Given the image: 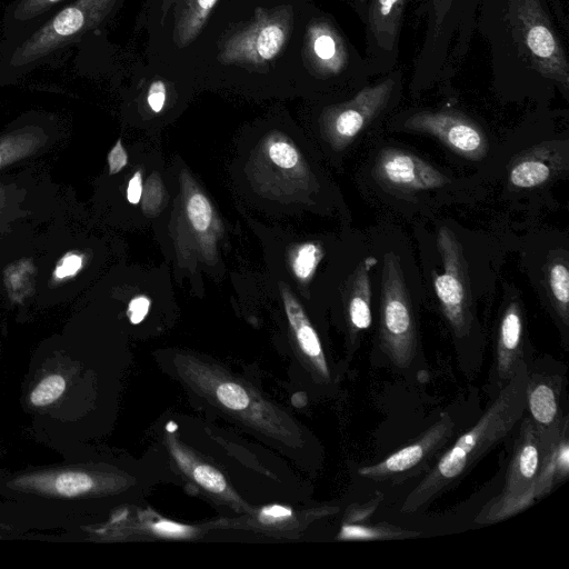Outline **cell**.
Returning <instances> with one entry per match:
<instances>
[{
  "label": "cell",
  "mask_w": 569,
  "mask_h": 569,
  "mask_svg": "<svg viewBox=\"0 0 569 569\" xmlns=\"http://www.w3.org/2000/svg\"><path fill=\"white\" fill-rule=\"evenodd\" d=\"M528 367L522 361L477 423L443 452L407 496L401 511L413 512L452 485L516 427L525 415Z\"/></svg>",
  "instance_id": "6da1fadb"
},
{
  "label": "cell",
  "mask_w": 569,
  "mask_h": 569,
  "mask_svg": "<svg viewBox=\"0 0 569 569\" xmlns=\"http://www.w3.org/2000/svg\"><path fill=\"white\" fill-rule=\"evenodd\" d=\"M122 0H72L28 30L0 40V86L52 63L87 33L101 27Z\"/></svg>",
  "instance_id": "7a4b0ae2"
},
{
  "label": "cell",
  "mask_w": 569,
  "mask_h": 569,
  "mask_svg": "<svg viewBox=\"0 0 569 569\" xmlns=\"http://www.w3.org/2000/svg\"><path fill=\"white\" fill-rule=\"evenodd\" d=\"M507 17L518 53L528 68L567 92L568 58L540 0H509Z\"/></svg>",
  "instance_id": "3957f363"
},
{
  "label": "cell",
  "mask_w": 569,
  "mask_h": 569,
  "mask_svg": "<svg viewBox=\"0 0 569 569\" xmlns=\"http://www.w3.org/2000/svg\"><path fill=\"white\" fill-rule=\"evenodd\" d=\"M509 461L500 493L478 515L481 525L502 521L528 509L536 500V485L545 443L549 435L539 431L526 416Z\"/></svg>",
  "instance_id": "277c9868"
},
{
  "label": "cell",
  "mask_w": 569,
  "mask_h": 569,
  "mask_svg": "<svg viewBox=\"0 0 569 569\" xmlns=\"http://www.w3.org/2000/svg\"><path fill=\"white\" fill-rule=\"evenodd\" d=\"M379 340L382 351L399 368H408L417 351V327L401 267L393 253L383 262Z\"/></svg>",
  "instance_id": "5b68a950"
},
{
  "label": "cell",
  "mask_w": 569,
  "mask_h": 569,
  "mask_svg": "<svg viewBox=\"0 0 569 569\" xmlns=\"http://www.w3.org/2000/svg\"><path fill=\"white\" fill-rule=\"evenodd\" d=\"M292 27L291 6L258 8L252 19L222 43L218 60L223 64H266L282 51Z\"/></svg>",
  "instance_id": "8992f818"
},
{
  "label": "cell",
  "mask_w": 569,
  "mask_h": 569,
  "mask_svg": "<svg viewBox=\"0 0 569 569\" xmlns=\"http://www.w3.org/2000/svg\"><path fill=\"white\" fill-rule=\"evenodd\" d=\"M402 72L392 70L379 81L359 89L356 94L329 107L322 117L326 134L332 146H349L390 104L401 90Z\"/></svg>",
  "instance_id": "52a82bcc"
},
{
  "label": "cell",
  "mask_w": 569,
  "mask_h": 569,
  "mask_svg": "<svg viewBox=\"0 0 569 569\" xmlns=\"http://www.w3.org/2000/svg\"><path fill=\"white\" fill-rule=\"evenodd\" d=\"M437 247L442 272L433 273L432 282L440 308L457 338L467 337L471 329V291L463 249L456 234L441 227Z\"/></svg>",
  "instance_id": "ba28073f"
},
{
  "label": "cell",
  "mask_w": 569,
  "mask_h": 569,
  "mask_svg": "<svg viewBox=\"0 0 569 569\" xmlns=\"http://www.w3.org/2000/svg\"><path fill=\"white\" fill-rule=\"evenodd\" d=\"M303 59L308 69L322 79L349 73L367 82L368 77L372 76L365 57L348 43L345 36L327 18L315 19L308 24Z\"/></svg>",
  "instance_id": "9c48e42d"
},
{
  "label": "cell",
  "mask_w": 569,
  "mask_h": 569,
  "mask_svg": "<svg viewBox=\"0 0 569 569\" xmlns=\"http://www.w3.org/2000/svg\"><path fill=\"white\" fill-rule=\"evenodd\" d=\"M116 477L84 467L46 468L17 475L10 490L56 499H82L113 491Z\"/></svg>",
  "instance_id": "30bf717a"
},
{
  "label": "cell",
  "mask_w": 569,
  "mask_h": 569,
  "mask_svg": "<svg viewBox=\"0 0 569 569\" xmlns=\"http://www.w3.org/2000/svg\"><path fill=\"white\" fill-rule=\"evenodd\" d=\"M402 128L436 137L447 148L468 160H481L488 150L483 130L466 114L455 110H422L408 116Z\"/></svg>",
  "instance_id": "8fae6325"
},
{
  "label": "cell",
  "mask_w": 569,
  "mask_h": 569,
  "mask_svg": "<svg viewBox=\"0 0 569 569\" xmlns=\"http://www.w3.org/2000/svg\"><path fill=\"white\" fill-rule=\"evenodd\" d=\"M408 0H368L365 10L366 56L371 74L395 70Z\"/></svg>",
  "instance_id": "7c38bea8"
},
{
  "label": "cell",
  "mask_w": 569,
  "mask_h": 569,
  "mask_svg": "<svg viewBox=\"0 0 569 569\" xmlns=\"http://www.w3.org/2000/svg\"><path fill=\"white\" fill-rule=\"evenodd\" d=\"M373 176L385 187L402 192L441 188L450 179L418 156L400 150L385 149L375 162Z\"/></svg>",
  "instance_id": "4fadbf2b"
},
{
  "label": "cell",
  "mask_w": 569,
  "mask_h": 569,
  "mask_svg": "<svg viewBox=\"0 0 569 569\" xmlns=\"http://www.w3.org/2000/svg\"><path fill=\"white\" fill-rule=\"evenodd\" d=\"M453 429L455 422L452 418L447 412L442 413L415 441L375 465L360 468L358 473L367 479L382 480L413 471L422 463H426L448 442Z\"/></svg>",
  "instance_id": "5bb4252c"
},
{
  "label": "cell",
  "mask_w": 569,
  "mask_h": 569,
  "mask_svg": "<svg viewBox=\"0 0 569 569\" xmlns=\"http://www.w3.org/2000/svg\"><path fill=\"white\" fill-rule=\"evenodd\" d=\"M561 393L560 375L528 371L525 411L536 428L545 435L558 432L568 420L562 412Z\"/></svg>",
  "instance_id": "9a60e30c"
},
{
  "label": "cell",
  "mask_w": 569,
  "mask_h": 569,
  "mask_svg": "<svg viewBox=\"0 0 569 569\" xmlns=\"http://www.w3.org/2000/svg\"><path fill=\"white\" fill-rule=\"evenodd\" d=\"M567 166L566 150L551 142L519 154L509 168V182L518 189L540 187Z\"/></svg>",
  "instance_id": "2e32d148"
},
{
  "label": "cell",
  "mask_w": 569,
  "mask_h": 569,
  "mask_svg": "<svg viewBox=\"0 0 569 569\" xmlns=\"http://www.w3.org/2000/svg\"><path fill=\"white\" fill-rule=\"evenodd\" d=\"M523 315L520 303L511 300L505 308L498 327L496 368L505 383L515 375L523 358Z\"/></svg>",
  "instance_id": "e0dca14e"
},
{
  "label": "cell",
  "mask_w": 569,
  "mask_h": 569,
  "mask_svg": "<svg viewBox=\"0 0 569 569\" xmlns=\"http://www.w3.org/2000/svg\"><path fill=\"white\" fill-rule=\"evenodd\" d=\"M280 290L284 311L300 350L320 377L329 379L328 363L318 333L290 289L281 284Z\"/></svg>",
  "instance_id": "ac0fdd59"
},
{
  "label": "cell",
  "mask_w": 569,
  "mask_h": 569,
  "mask_svg": "<svg viewBox=\"0 0 569 569\" xmlns=\"http://www.w3.org/2000/svg\"><path fill=\"white\" fill-rule=\"evenodd\" d=\"M378 259L369 256L362 259L351 274L346 301L347 318L353 333L371 326V271Z\"/></svg>",
  "instance_id": "d6986e66"
},
{
  "label": "cell",
  "mask_w": 569,
  "mask_h": 569,
  "mask_svg": "<svg viewBox=\"0 0 569 569\" xmlns=\"http://www.w3.org/2000/svg\"><path fill=\"white\" fill-rule=\"evenodd\" d=\"M568 420L562 428L547 437L536 485V500L548 495L569 475Z\"/></svg>",
  "instance_id": "ffe728a7"
},
{
  "label": "cell",
  "mask_w": 569,
  "mask_h": 569,
  "mask_svg": "<svg viewBox=\"0 0 569 569\" xmlns=\"http://www.w3.org/2000/svg\"><path fill=\"white\" fill-rule=\"evenodd\" d=\"M72 0H13L4 9L1 39L14 37Z\"/></svg>",
  "instance_id": "44dd1931"
},
{
  "label": "cell",
  "mask_w": 569,
  "mask_h": 569,
  "mask_svg": "<svg viewBox=\"0 0 569 569\" xmlns=\"http://www.w3.org/2000/svg\"><path fill=\"white\" fill-rule=\"evenodd\" d=\"M219 0H183L176 12L173 40L177 47L189 46L203 29Z\"/></svg>",
  "instance_id": "7402d4cb"
},
{
  "label": "cell",
  "mask_w": 569,
  "mask_h": 569,
  "mask_svg": "<svg viewBox=\"0 0 569 569\" xmlns=\"http://www.w3.org/2000/svg\"><path fill=\"white\" fill-rule=\"evenodd\" d=\"M546 283L551 303L565 326L569 322V270L566 258L557 257L546 267Z\"/></svg>",
  "instance_id": "603a6c76"
},
{
  "label": "cell",
  "mask_w": 569,
  "mask_h": 569,
  "mask_svg": "<svg viewBox=\"0 0 569 569\" xmlns=\"http://www.w3.org/2000/svg\"><path fill=\"white\" fill-rule=\"evenodd\" d=\"M420 532L407 530L390 523L381 522L369 525L366 522L343 523L339 535V540H395L407 539L419 536Z\"/></svg>",
  "instance_id": "cb8c5ba5"
},
{
  "label": "cell",
  "mask_w": 569,
  "mask_h": 569,
  "mask_svg": "<svg viewBox=\"0 0 569 569\" xmlns=\"http://www.w3.org/2000/svg\"><path fill=\"white\" fill-rule=\"evenodd\" d=\"M419 13H427V37L421 56H426L431 47H436L438 38L442 36L447 18L453 10L455 0H421Z\"/></svg>",
  "instance_id": "d4e9b609"
},
{
  "label": "cell",
  "mask_w": 569,
  "mask_h": 569,
  "mask_svg": "<svg viewBox=\"0 0 569 569\" xmlns=\"http://www.w3.org/2000/svg\"><path fill=\"white\" fill-rule=\"evenodd\" d=\"M67 389V380L59 372L43 376L30 390L28 401L33 408H44L57 402Z\"/></svg>",
  "instance_id": "484cf974"
},
{
  "label": "cell",
  "mask_w": 569,
  "mask_h": 569,
  "mask_svg": "<svg viewBox=\"0 0 569 569\" xmlns=\"http://www.w3.org/2000/svg\"><path fill=\"white\" fill-rule=\"evenodd\" d=\"M321 247L316 242H305L295 248L291 269L297 279L307 282L313 276L321 258Z\"/></svg>",
  "instance_id": "4316f807"
},
{
  "label": "cell",
  "mask_w": 569,
  "mask_h": 569,
  "mask_svg": "<svg viewBox=\"0 0 569 569\" xmlns=\"http://www.w3.org/2000/svg\"><path fill=\"white\" fill-rule=\"evenodd\" d=\"M186 212L194 231L204 233L210 229L213 211L202 192L192 191L189 193L186 200Z\"/></svg>",
  "instance_id": "83f0119b"
},
{
  "label": "cell",
  "mask_w": 569,
  "mask_h": 569,
  "mask_svg": "<svg viewBox=\"0 0 569 569\" xmlns=\"http://www.w3.org/2000/svg\"><path fill=\"white\" fill-rule=\"evenodd\" d=\"M216 396L221 405L232 410H244L250 403L246 389L231 381L221 382L216 388Z\"/></svg>",
  "instance_id": "f1b7e54d"
},
{
  "label": "cell",
  "mask_w": 569,
  "mask_h": 569,
  "mask_svg": "<svg viewBox=\"0 0 569 569\" xmlns=\"http://www.w3.org/2000/svg\"><path fill=\"white\" fill-rule=\"evenodd\" d=\"M190 470V475L204 489L214 492L221 493L226 490L227 483L222 473L216 468L199 463L191 468H188L186 471Z\"/></svg>",
  "instance_id": "f546056e"
},
{
  "label": "cell",
  "mask_w": 569,
  "mask_h": 569,
  "mask_svg": "<svg viewBox=\"0 0 569 569\" xmlns=\"http://www.w3.org/2000/svg\"><path fill=\"white\" fill-rule=\"evenodd\" d=\"M271 160L284 169L296 168L299 164V153L284 138L274 139L269 146Z\"/></svg>",
  "instance_id": "4dcf8cb0"
},
{
  "label": "cell",
  "mask_w": 569,
  "mask_h": 569,
  "mask_svg": "<svg viewBox=\"0 0 569 569\" xmlns=\"http://www.w3.org/2000/svg\"><path fill=\"white\" fill-rule=\"evenodd\" d=\"M151 530L163 537H187L191 535L193 529L189 526L181 525L170 520H159L151 525Z\"/></svg>",
  "instance_id": "1f68e13d"
},
{
  "label": "cell",
  "mask_w": 569,
  "mask_h": 569,
  "mask_svg": "<svg viewBox=\"0 0 569 569\" xmlns=\"http://www.w3.org/2000/svg\"><path fill=\"white\" fill-rule=\"evenodd\" d=\"M381 499L382 496L377 493V497L369 500L367 503L351 508L347 515V521L345 523H358L369 519L379 506Z\"/></svg>",
  "instance_id": "d6a6232c"
},
{
  "label": "cell",
  "mask_w": 569,
  "mask_h": 569,
  "mask_svg": "<svg viewBox=\"0 0 569 569\" xmlns=\"http://www.w3.org/2000/svg\"><path fill=\"white\" fill-rule=\"evenodd\" d=\"M167 99V88L162 80H154L151 82L148 94L147 102L150 109L158 113L162 110Z\"/></svg>",
  "instance_id": "836d02e7"
},
{
  "label": "cell",
  "mask_w": 569,
  "mask_h": 569,
  "mask_svg": "<svg viewBox=\"0 0 569 569\" xmlns=\"http://www.w3.org/2000/svg\"><path fill=\"white\" fill-rule=\"evenodd\" d=\"M150 300L146 296H137L128 305V317L133 325L140 323L147 316Z\"/></svg>",
  "instance_id": "e575fe53"
},
{
  "label": "cell",
  "mask_w": 569,
  "mask_h": 569,
  "mask_svg": "<svg viewBox=\"0 0 569 569\" xmlns=\"http://www.w3.org/2000/svg\"><path fill=\"white\" fill-rule=\"evenodd\" d=\"M128 163V154L119 139L108 154L109 173L116 174Z\"/></svg>",
  "instance_id": "d590c367"
},
{
  "label": "cell",
  "mask_w": 569,
  "mask_h": 569,
  "mask_svg": "<svg viewBox=\"0 0 569 569\" xmlns=\"http://www.w3.org/2000/svg\"><path fill=\"white\" fill-rule=\"evenodd\" d=\"M291 510L287 507L272 505L263 508L260 512V520L264 523H274L290 518Z\"/></svg>",
  "instance_id": "8d00e7d4"
},
{
  "label": "cell",
  "mask_w": 569,
  "mask_h": 569,
  "mask_svg": "<svg viewBox=\"0 0 569 569\" xmlns=\"http://www.w3.org/2000/svg\"><path fill=\"white\" fill-rule=\"evenodd\" d=\"M82 266L81 257L77 254H69L63 258L61 263L56 269L58 278H64L74 274Z\"/></svg>",
  "instance_id": "74e56055"
},
{
  "label": "cell",
  "mask_w": 569,
  "mask_h": 569,
  "mask_svg": "<svg viewBox=\"0 0 569 569\" xmlns=\"http://www.w3.org/2000/svg\"><path fill=\"white\" fill-rule=\"evenodd\" d=\"M142 196V176L136 171L128 182L127 199L132 204H138Z\"/></svg>",
  "instance_id": "f35d334b"
},
{
  "label": "cell",
  "mask_w": 569,
  "mask_h": 569,
  "mask_svg": "<svg viewBox=\"0 0 569 569\" xmlns=\"http://www.w3.org/2000/svg\"><path fill=\"white\" fill-rule=\"evenodd\" d=\"M11 139V134L7 139L1 140L0 144V166L4 162L10 161V158H17L18 150L12 149V147H8V143Z\"/></svg>",
  "instance_id": "ab89813d"
},
{
  "label": "cell",
  "mask_w": 569,
  "mask_h": 569,
  "mask_svg": "<svg viewBox=\"0 0 569 569\" xmlns=\"http://www.w3.org/2000/svg\"><path fill=\"white\" fill-rule=\"evenodd\" d=\"M173 1L174 0H162V3H161V20L162 21H163V19H166Z\"/></svg>",
  "instance_id": "60d3db41"
},
{
  "label": "cell",
  "mask_w": 569,
  "mask_h": 569,
  "mask_svg": "<svg viewBox=\"0 0 569 569\" xmlns=\"http://www.w3.org/2000/svg\"><path fill=\"white\" fill-rule=\"evenodd\" d=\"M355 1L357 3L358 8L361 10L360 13L363 16L368 0H355Z\"/></svg>",
  "instance_id": "b9f144b4"
},
{
  "label": "cell",
  "mask_w": 569,
  "mask_h": 569,
  "mask_svg": "<svg viewBox=\"0 0 569 569\" xmlns=\"http://www.w3.org/2000/svg\"><path fill=\"white\" fill-rule=\"evenodd\" d=\"M3 528V526H0V529ZM0 538H1V535H0Z\"/></svg>",
  "instance_id": "7bdbcfd3"
}]
</instances>
